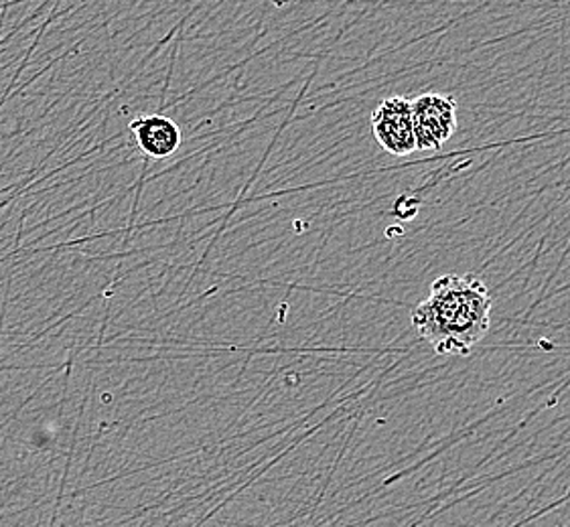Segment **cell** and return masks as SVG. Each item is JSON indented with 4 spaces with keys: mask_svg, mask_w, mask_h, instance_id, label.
I'll return each mask as SVG.
<instances>
[{
    "mask_svg": "<svg viewBox=\"0 0 570 527\" xmlns=\"http://www.w3.org/2000/svg\"><path fill=\"white\" fill-rule=\"evenodd\" d=\"M416 150L445 147L456 130V100L446 93H422L411 100Z\"/></svg>",
    "mask_w": 570,
    "mask_h": 527,
    "instance_id": "7a4b0ae2",
    "label": "cell"
},
{
    "mask_svg": "<svg viewBox=\"0 0 570 527\" xmlns=\"http://www.w3.org/2000/svg\"><path fill=\"white\" fill-rule=\"evenodd\" d=\"M372 132L382 149L394 157H406L416 150L412 127L411 100L390 96L382 100L372 115Z\"/></svg>",
    "mask_w": 570,
    "mask_h": 527,
    "instance_id": "3957f363",
    "label": "cell"
},
{
    "mask_svg": "<svg viewBox=\"0 0 570 527\" xmlns=\"http://www.w3.org/2000/svg\"><path fill=\"white\" fill-rule=\"evenodd\" d=\"M490 290L475 276L436 278L431 295L412 310V327L439 356L465 357L491 329Z\"/></svg>",
    "mask_w": 570,
    "mask_h": 527,
    "instance_id": "6da1fadb",
    "label": "cell"
},
{
    "mask_svg": "<svg viewBox=\"0 0 570 527\" xmlns=\"http://www.w3.org/2000/svg\"><path fill=\"white\" fill-rule=\"evenodd\" d=\"M128 128L135 135L138 149L150 159H169L181 147V128L167 116H140Z\"/></svg>",
    "mask_w": 570,
    "mask_h": 527,
    "instance_id": "277c9868",
    "label": "cell"
}]
</instances>
